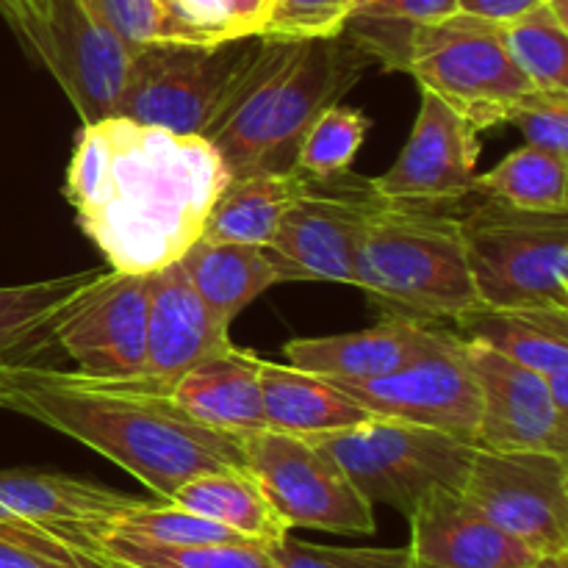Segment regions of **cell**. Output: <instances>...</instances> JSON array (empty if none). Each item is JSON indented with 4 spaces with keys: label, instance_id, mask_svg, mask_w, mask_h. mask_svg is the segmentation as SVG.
Masks as SVG:
<instances>
[{
    "label": "cell",
    "instance_id": "38",
    "mask_svg": "<svg viewBox=\"0 0 568 568\" xmlns=\"http://www.w3.org/2000/svg\"><path fill=\"white\" fill-rule=\"evenodd\" d=\"M175 42H231V20L222 0H166Z\"/></svg>",
    "mask_w": 568,
    "mask_h": 568
},
{
    "label": "cell",
    "instance_id": "34",
    "mask_svg": "<svg viewBox=\"0 0 568 568\" xmlns=\"http://www.w3.org/2000/svg\"><path fill=\"white\" fill-rule=\"evenodd\" d=\"M0 568H111V560L37 527L0 525Z\"/></svg>",
    "mask_w": 568,
    "mask_h": 568
},
{
    "label": "cell",
    "instance_id": "26",
    "mask_svg": "<svg viewBox=\"0 0 568 568\" xmlns=\"http://www.w3.org/2000/svg\"><path fill=\"white\" fill-rule=\"evenodd\" d=\"M170 503L264 547L292 532L244 466L192 477L172 494Z\"/></svg>",
    "mask_w": 568,
    "mask_h": 568
},
{
    "label": "cell",
    "instance_id": "47",
    "mask_svg": "<svg viewBox=\"0 0 568 568\" xmlns=\"http://www.w3.org/2000/svg\"><path fill=\"white\" fill-rule=\"evenodd\" d=\"M3 3H9V0H0V6H3Z\"/></svg>",
    "mask_w": 568,
    "mask_h": 568
},
{
    "label": "cell",
    "instance_id": "3",
    "mask_svg": "<svg viewBox=\"0 0 568 568\" xmlns=\"http://www.w3.org/2000/svg\"><path fill=\"white\" fill-rule=\"evenodd\" d=\"M455 203L386 200L355 258V283L383 316L442 325L475 308Z\"/></svg>",
    "mask_w": 568,
    "mask_h": 568
},
{
    "label": "cell",
    "instance_id": "21",
    "mask_svg": "<svg viewBox=\"0 0 568 568\" xmlns=\"http://www.w3.org/2000/svg\"><path fill=\"white\" fill-rule=\"evenodd\" d=\"M172 399L200 425L225 433L264 430L261 397V358L247 349L227 347L225 353L183 372L172 383Z\"/></svg>",
    "mask_w": 568,
    "mask_h": 568
},
{
    "label": "cell",
    "instance_id": "41",
    "mask_svg": "<svg viewBox=\"0 0 568 568\" xmlns=\"http://www.w3.org/2000/svg\"><path fill=\"white\" fill-rule=\"evenodd\" d=\"M231 20L233 33L244 37H264L266 20H270L272 0H222Z\"/></svg>",
    "mask_w": 568,
    "mask_h": 568
},
{
    "label": "cell",
    "instance_id": "10",
    "mask_svg": "<svg viewBox=\"0 0 568 568\" xmlns=\"http://www.w3.org/2000/svg\"><path fill=\"white\" fill-rule=\"evenodd\" d=\"M333 386L342 388L372 416L433 427L477 447L480 388L466 342L453 327H444L425 353L388 375L375 381H338Z\"/></svg>",
    "mask_w": 568,
    "mask_h": 568
},
{
    "label": "cell",
    "instance_id": "39",
    "mask_svg": "<svg viewBox=\"0 0 568 568\" xmlns=\"http://www.w3.org/2000/svg\"><path fill=\"white\" fill-rule=\"evenodd\" d=\"M270 555L275 568H347L333 547H314L303 544L292 536H283L281 541L270 544Z\"/></svg>",
    "mask_w": 568,
    "mask_h": 568
},
{
    "label": "cell",
    "instance_id": "14",
    "mask_svg": "<svg viewBox=\"0 0 568 568\" xmlns=\"http://www.w3.org/2000/svg\"><path fill=\"white\" fill-rule=\"evenodd\" d=\"M466 353L480 388L477 447L536 449L568 458V414L555 408L547 381L477 342H466Z\"/></svg>",
    "mask_w": 568,
    "mask_h": 568
},
{
    "label": "cell",
    "instance_id": "22",
    "mask_svg": "<svg viewBox=\"0 0 568 568\" xmlns=\"http://www.w3.org/2000/svg\"><path fill=\"white\" fill-rule=\"evenodd\" d=\"M460 338L477 342L541 377L568 369V308H488L455 316Z\"/></svg>",
    "mask_w": 568,
    "mask_h": 568
},
{
    "label": "cell",
    "instance_id": "44",
    "mask_svg": "<svg viewBox=\"0 0 568 568\" xmlns=\"http://www.w3.org/2000/svg\"><path fill=\"white\" fill-rule=\"evenodd\" d=\"M530 568H568V552H552V555H536Z\"/></svg>",
    "mask_w": 568,
    "mask_h": 568
},
{
    "label": "cell",
    "instance_id": "1",
    "mask_svg": "<svg viewBox=\"0 0 568 568\" xmlns=\"http://www.w3.org/2000/svg\"><path fill=\"white\" fill-rule=\"evenodd\" d=\"M227 181L203 136L111 114L81 125L64 192L109 270L150 275L200 239Z\"/></svg>",
    "mask_w": 568,
    "mask_h": 568
},
{
    "label": "cell",
    "instance_id": "27",
    "mask_svg": "<svg viewBox=\"0 0 568 568\" xmlns=\"http://www.w3.org/2000/svg\"><path fill=\"white\" fill-rule=\"evenodd\" d=\"M458 14V0H353L344 37L383 70H403L414 28Z\"/></svg>",
    "mask_w": 568,
    "mask_h": 568
},
{
    "label": "cell",
    "instance_id": "37",
    "mask_svg": "<svg viewBox=\"0 0 568 568\" xmlns=\"http://www.w3.org/2000/svg\"><path fill=\"white\" fill-rule=\"evenodd\" d=\"M131 48L170 39L172 20L164 0H87Z\"/></svg>",
    "mask_w": 568,
    "mask_h": 568
},
{
    "label": "cell",
    "instance_id": "35",
    "mask_svg": "<svg viewBox=\"0 0 568 568\" xmlns=\"http://www.w3.org/2000/svg\"><path fill=\"white\" fill-rule=\"evenodd\" d=\"M525 136V144L568 159V92L532 89L510 109L508 120Z\"/></svg>",
    "mask_w": 568,
    "mask_h": 568
},
{
    "label": "cell",
    "instance_id": "9",
    "mask_svg": "<svg viewBox=\"0 0 568 568\" xmlns=\"http://www.w3.org/2000/svg\"><path fill=\"white\" fill-rule=\"evenodd\" d=\"M386 203L375 181L355 172L308 178L303 194L283 214L266 253L283 283H355V258L372 216Z\"/></svg>",
    "mask_w": 568,
    "mask_h": 568
},
{
    "label": "cell",
    "instance_id": "49",
    "mask_svg": "<svg viewBox=\"0 0 568 568\" xmlns=\"http://www.w3.org/2000/svg\"><path fill=\"white\" fill-rule=\"evenodd\" d=\"M164 6H166V0H164Z\"/></svg>",
    "mask_w": 568,
    "mask_h": 568
},
{
    "label": "cell",
    "instance_id": "36",
    "mask_svg": "<svg viewBox=\"0 0 568 568\" xmlns=\"http://www.w3.org/2000/svg\"><path fill=\"white\" fill-rule=\"evenodd\" d=\"M353 0H272L264 37L322 39L344 31Z\"/></svg>",
    "mask_w": 568,
    "mask_h": 568
},
{
    "label": "cell",
    "instance_id": "28",
    "mask_svg": "<svg viewBox=\"0 0 568 568\" xmlns=\"http://www.w3.org/2000/svg\"><path fill=\"white\" fill-rule=\"evenodd\" d=\"M103 275L100 270L75 272L53 281L0 288V353L20 355L28 344L53 333L55 320Z\"/></svg>",
    "mask_w": 568,
    "mask_h": 568
},
{
    "label": "cell",
    "instance_id": "33",
    "mask_svg": "<svg viewBox=\"0 0 568 568\" xmlns=\"http://www.w3.org/2000/svg\"><path fill=\"white\" fill-rule=\"evenodd\" d=\"M366 131H369V120L364 111L338 103L331 105L316 116V122L305 133L297 153V170L316 181L342 175L353 166Z\"/></svg>",
    "mask_w": 568,
    "mask_h": 568
},
{
    "label": "cell",
    "instance_id": "42",
    "mask_svg": "<svg viewBox=\"0 0 568 568\" xmlns=\"http://www.w3.org/2000/svg\"><path fill=\"white\" fill-rule=\"evenodd\" d=\"M333 549L347 568H422L408 549Z\"/></svg>",
    "mask_w": 568,
    "mask_h": 568
},
{
    "label": "cell",
    "instance_id": "8",
    "mask_svg": "<svg viewBox=\"0 0 568 568\" xmlns=\"http://www.w3.org/2000/svg\"><path fill=\"white\" fill-rule=\"evenodd\" d=\"M244 469L255 477L286 527L372 536L375 505L366 503L336 460L305 436L281 430L242 433Z\"/></svg>",
    "mask_w": 568,
    "mask_h": 568
},
{
    "label": "cell",
    "instance_id": "13",
    "mask_svg": "<svg viewBox=\"0 0 568 568\" xmlns=\"http://www.w3.org/2000/svg\"><path fill=\"white\" fill-rule=\"evenodd\" d=\"M477 128L430 89H422L419 116L399 159L372 178L386 200L458 203L477 194Z\"/></svg>",
    "mask_w": 568,
    "mask_h": 568
},
{
    "label": "cell",
    "instance_id": "25",
    "mask_svg": "<svg viewBox=\"0 0 568 568\" xmlns=\"http://www.w3.org/2000/svg\"><path fill=\"white\" fill-rule=\"evenodd\" d=\"M308 175L292 172H258L233 178L211 205L200 239L266 247L283 214L303 194Z\"/></svg>",
    "mask_w": 568,
    "mask_h": 568
},
{
    "label": "cell",
    "instance_id": "30",
    "mask_svg": "<svg viewBox=\"0 0 568 568\" xmlns=\"http://www.w3.org/2000/svg\"><path fill=\"white\" fill-rule=\"evenodd\" d=\"M505 48L521 67L532 87L544 92H568V26L549 6L527 11L519 20L499 26Z\"/></svg>",
    "mask_w": 568,
    "mask_h": 568
},
{
    "label": "cell",
    "instance_id": "46",
    "mask_svg": "<svg viewBox=\"0 0 568 568\" xmlns=\"http://www.w3.org/2000/svg\"><path fill=\"white\" fill-rule=\"evenodd\" d=\"M111 568H131V566H125V564H116V560H111Z\"/></svg>",
    "mask_w": 568,
    "mask_h": 568
},
{
    "label": "cell",
    "instance_id": "29",
    "mask_svg": "<svg viewBox=\"0 0 568 568\" xmlns=\"http://www.w3.org/2000/svg\"><path fill=\"white\" fill-rule=\"evenodd\" d=\"M568 159L525 148L514 150L494 170L477 175V194L497 197L516 209L568 214Z\"/></svg>",
    "mask_w": 568,
    "mask_h": 568
},
{
    "label": "cell",
    "instance_id": "45",
    "mask_svg": "<svg viewBox=\"0 0 568 568\" xmlns=\"http://www.w3.org/2000/svg\"><path fill=\"white\" fill-rule=\"evenodd\" d=\"M14 358H20V355H11V353H0V369H3L6 364H9V361H14Z\"/></svg>",
    "mask_w": 568,
    "mask_h": 568
},
{
    "label": "cell",
    "instance_id": "24",
    "mask_svg": "<svg viewBox=\"0 0 568 568\" xmlns=\"http://www.w3.org/2000/svg\"><path fill=\"white\" fill-rule=\"evenodd\" d=\"M178 261L192 281L194 292L225 322L236 320L266 288L283 283L266 247H253V244L194 239Z\"/></svg>",
    "mask_w": 568,
    "mask_h": 568
},
{
    "label": "cell",
    "instance_id": "16",
    "mask_svg": "<svg viewBox=\"0 0 568 568\" xmlns=\"http://www.w3.org/2000/svg\"><path fill=\"white\" fill-rule=\"evenodd\" d=\"M372 61L344 33L303 39L300 53L277 94L258 172L297 170V153L316 116L336 105ZM255 172V175H258Z\"/></svg>",
    "mask_w": 568,
    "mask_h": 568
},
{
    "label": "cell",
    "instance_id": "11",
    "mask_svg": "<svg viewBox=\"0 0 568 568\" xmlns=\"http://www.w3.org/2000/svg\"><path fill=\"white\" fill-rule=\"evenodd\" d=\"M568 458L536 449L477 447L464 494L536 555L568 552Z\"/></svg>",
    "mask_w": 568,
    "mask_h": 568
},
{
    "label": "cell",
    "instance_id": "43",
    "mask_svg": "<svg viewBox=\"0 0 568 568\" xmlns=\"http://www.w3.org/2000/svg\"><path fill=\"white\" fill-rule=\"evenodd\" d=\"M544 381H547L549 397H552L555 408H558L560 414H568V369H560V372H555V375H547Z\"/></svg>",
    "mask_w": 568,
    "mask_h": 568
},
{
    "label": "cell",
    "instance_id": "12",
    "mask_svg": "<svg viewBox=\"0 0 568 568\" xmlns=\"http://www.w3.org/2000/svg\"><path fill=\"white\" fill-rule=\"evenodd\" d=\"M150 275L103 270V275L55 320L50 336L94 377H142L148 358Z\"/></svg>",
    "mask_w": 568,
    "mask_h": 568
},
{
    "label": "cell",
    "instance_id": "20",
    "mask_svg": "<svg viewBox=\"0 0 568 568\" xmlns=\"http://www.w3.org/2000/svg\"><path fill=\"white\" fill-rule=\"evenodd\" d=\"M444 327L427 322L383 316L375 327L342 336L294 338L283 347L288 366L316 377L338 381H375L425 353Z\"/></svg>",
    "mask_w": 568,
    "mask_h": 568
},
{
    "label": "cell",
    "instance_id": "31",
    "mask_svg": "<svg viewBox=\"0 0 568 568\" xmlns=\"http://www.w3.org/2000/svg\"><path fill=\"white\" fill-rule=\"evenodd\" d=\"M100 549L109 560L131 568H275L264 544H203V547H164L105 536Z\"/></svg>",
    "mask_w": 568,
    "mask_h": 568
},
{
    "label": "cell",
    "instance_id": "19",
    "mask_svg": "<svg viewBox=\"0 0 568 568\" xmlns=\"http://www.w3.org/2000/svg\"><path fill=\"white\" fill-rule=\"evenodd\" d=\"M408 521V552L422 568H516L536 560V552L494 525L455 488L427 494Z\"/></svg>",
    "mask_w": 568,
    "mask_h": 568
},
{
    "label": "cell",
    "instance_id": "23",
    "mask_svg": "<svg viewBox=\"0 0 568 568\" xmlns=\"http://www.w3.org/2000/svg\"><path fill=\"white\" fill-rule=\"evenodd\" d=\"M261 397L266 427L292 436H325L372 416L325 377L272 361H261Z\"/></svg>",
    "mask_w": 568,
    "mask_h": 568
},
{
    "label": "cell",
    "instance_id": "48",
    "mask_svg": "<svg viewBox=\"0 0 568 568\" xmlns=\"http://www.w3.org/2000/svg\"><path fill=\"white\" fill-rule=\"evenodd\" d=\"M516 568H530V566H516Z\"/></svg>",
    "mask_w": 568,
    "mask_h": 568
},
{
    "label": "cell",
    "instance_id": "5",
    "mask_svg": "<svg viewBox=\"0 0 568 568\" xmlns=\"http://www.w3.org/2000/svg\"><path fill=\"white\" fill-rule=\"evenodd\" d=\"M311 442L336 460L366 503L392 505L403 516L436 488L460 491L477 449L449 433L383 416Z\"/></svg>",
    "mask_w": 568,
    "mask_h": 568
},
{
    "label": "cell",
    "instance_id": "7",
    "mask_svg": "<svg viewBox=\"0 0 568 568\" xmlns=\"http://www.w3.org/2000/svg\"><path fill=\"white\" fill-rule=\"evenodd\" d=\"M258 37L231 42L139 44L128 64L114 114L183 136H203L222 94Z\"/></svg>",
    "mask_w": 568,
    "mask_h": 568
},
{
    "label": "cell",
    "instance_id": "17",
    "mask_svg": "<svg viewBox=\"0 0 568 568\" xmlns=\"http://www.w3.org/2000/svg\"><path fill=\"white\" fill-rule=\"evenodd\" d=\"M300 44L303 39H255L205 125L203 139L216 150L231 181L258 172L277 94L297 59Z\"/></svg>",
    "mask_w": 568,
    "mask_h": 568
},
{
    "label": "cell",
    "instance_id": "2",
    "mask_svg": "<svg viewBox=\"0 0 568 568\" xmlns=\"http://www.w3.org/2000/svg\"><path fill=\"white\" fill-rule=\"evenodd\" d=\"M0 408L87 444L164 503L192 477L244 466L236 433L200 425L148 375L114 381L14 358L0 369Z\"/></svg>",
    "mask_w": 568,
    "mask_h": 568
},
{
    "label": "cell",
    "instance_id": "6",
    "mask_svg": "<svg viewBox=\"0 0 568 568\" xmlns=\"http://www.w3.org/2000/svg\"><path fill=\"white\" fill-rule=\"evenodd\" d=\"M403 72L447 100L477 131L508 120L532 81L516 64L499 26L453 14L410 31Z\"/></svg>",
    "mask_w": 568,
    "mask_h": 568
},
{
    "label": "cell",
    "instance_id": "4",
    "mask_svg": "<svg viewBox=\"0 0 568 568\" xmlns=\"http://www.w3.org/2000/svg\"><path fill=\"white\" fill-rule=\"evenodd\" d=\"M466 264L488 308H568V214L497 197L460 211Z\"/></svg>",
    "mask_w": 568,
    "mask_h": 568
},
{
    "label": "cell",
    "instance_id": "18",
    "mask_svg": "<svg viewBox=\"0 0 568 568\" xmlns=\"http://www.w3.org/2000/svg\"><path fill=\"white\" fill-rule=\"evenodd\" d=\"M227 327L231 322L216 316L194 292L181 261L150 272L144 375L172 386L183 372L233 347Z\"/></svg>",
    "mask_w": 568,
    "mask_h": 568
},
{
    "label": "cell",
    "instance_id": "15",
    "mask_svg": "<svg viewBox=\"0 0 568 568\" xmlns=\"http://www.w3.org/2000/svg\"><path fill=\"white\" fill-rule=\"evenodd\" d=\"M139 505L142 499L61 471H0V525L37 527L100 558H105L100 541L111 525Z\"/></svg>",
    "mask_w": 568,
    "mask_h": 568
},
{
    "label": "cell",
    "instance_id": "40",
    "mask_svg": "<svg viewBox=\"0 0 568 568\" xmlns=\"http://www.w3.org/2000/svg\"><path fill=\"white\" fill-rule=\"evenodd\" d=\"M547 0H458V14L477 17V20L505 26L510 20H519L527 11L538 9Z\"/></svg>",
    "mask_w": 568,
    "mask_h": 568
},
{
    "label": "cell",
    "instance_id": "32",
    "mask_svg": "<svg viewBox=\"0 0 568 568\" xmlns=\"http://www.w3.org/2000/svg\"><path fill=\"white\" fill-rule=\"evenodd\" d=\"M105 536H120L128 541L164 544V547H203V544H258L205 516L183 510L178 505L142 503L136 510L125 514L111 525ZM103 536V538H105Z\"/></svg>",
    "mask_w": 568,
    "mask_h": 568
}]
</instances>
